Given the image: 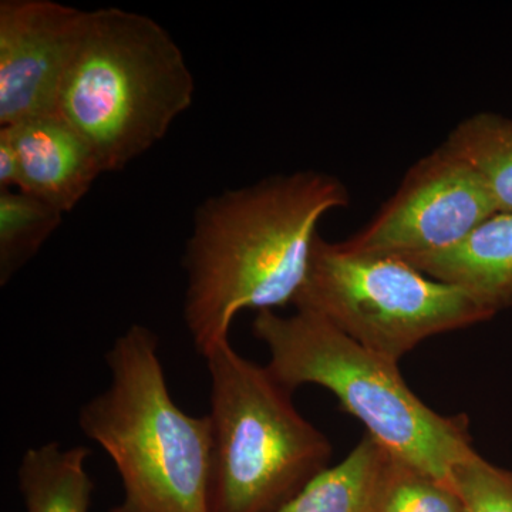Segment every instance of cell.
<instances>
[{
	"label": "cell",
	"mask_w": 512,
	"mask_h": 512,
	"mask_svg": "<svg viewBox=\"0 0 512 512\" xmlns=\"http://www.w3.org/2000/svg\"><path fill=\"white\" fill-rule=\"evenodd\" d=\"M349 204L345 185L319 171L264 178L207 198L183 256L184 322L202 357L229 342L239 312L295 301L319 221Z\"/></svg>",
	"instance_id": "1"
},
{
	"label": "cell",
	"mask_w": 512,
	"mask_h": 512,
	"mask_svg": "<svg viewBox=\"0 0 512 512\" xmlns=\"http://www.w3.org/2000/svg\"><path fill=\"white\" fill-rule=\"evenodd\" d=\"M156 333L128 326L106 353L110 383L79 413L123 484L110 512H210L211 429L174 402Z\"/></svg>",
	"instance_id": "2"
},
{
	"label": "cell",
	"mask_w": 512,
	"mask_h": 512,
	"mask_svg": "<svg viewBox=\"0 0 512 512\" xmlns=\"http://www.w3.org/2000/svg\"><path fill=\"white\" fill-rule=\"evenodd\" d=\"M194 92L183 50L164 26L141 13L101 8L89 12L57 113L111 173L163 140Z\"/></svg>",
	"instance_id": "3"
},
{
	"label": "cell",
	"mask_w": 512,
	"mask_h": 512,
	"mask_svg": "<svg viewBox=\"0 0 512 512\" xmlns=\"http://www.w3.org/2000/svg\"><path fill=\"white\" fill-rule=\"evenodd\" d=\"M256 339L271 355L268 369L286 389L316 384L335 394L340 407L362 421L367 434L390 453L444 483L473 456L466 416H443L421 402L399 366L350 339L312 312H258Z\"/></svg>",
	"instance_id": "4"
},
{
	"label": "cell",
	"mask_w": 512,
	"mask_h": 512,
	"mask_svg": "<svg viewBox=\"0 0 512 512\" xmlns=\"http://www.w3.org/2000/svg\"><path fill=\"white\" fill-rule=\"evenodd\" d=\"M210 375V512H275L329 467L328 437L291 390L231 342L204 357Z\"/></svg>",
	"instance_id": "5"
},
{
	"label": "cell",
	"mask_w": 512,
	"mask_h": 512,
	"mask_svg": "<svg viewBox=\"0 0 512 512\" xmlns=\"http://www.w3.org/2000/svg\"><path fill=\"white\" fill-rule=\"evenodd\" d=\"M293 305L394 363L431 336L494 316L464 289L409 262L355 254L320 237Z\"/></svg>",
	"instance_id": "6"
},
{
	"label": "cell",
	"mask_w": 512,
	"mask_h": 512,
	"mask_svg": "<svg viewBox=\"0 0 512 512\" xmlns=\"http://www.w3.org/2000/svg\"><path fill=\"white\" fill-rule=\"evenodd\" d=\"M495 212L481 175L443 144L410 168L365 229L339 244L355 254L412 262L454 247Z\"/></svg>",
	"instance_id": "7"
},
{
	"label": "cell",
	"mask_w": 512,
	"mask_h": 512,
	"mask_svg": "<svg viewBox=\"0 0 512 512\" xmlns=\"http://www.w3.org/2000/svg\"><path fill=\"white\" fill-rule=\"evenodd\" d=\"M87 19L55 0L0 2V127L56 113Z\"/></svg>",
	"instance_id": "8"
},
{
	"label": "cell",
	"mask_w": 512,
	"mask_h": 512,
	"mask_svg": "<svg viewBox=\"0 0 512 512\" xmlns=\"http://www.w3.org/2000/svg\"><path fill=\"white\" fill-rule=\"evenodd\" d=\"M19 158V191L72 212L103 173L96 154L59 113L0 127Z\"/></svg>",
	"instance_id": "9"
},
{
	"label": "cell",
	"mask_w": 512,
	"mask_h": 512,
	"mask_svg": "<svg viewBox=\"0 0 512 512\" xmlns=\"http://www.w3.org/2000/svg\"><path fill=\"white\" fill-rule=\"evenodd\" d=\"M409 264L464 289L493 315L511 308L512 212H495L454 247Z\"/></svg>",
	"instance_id": "10"
},
{
	"label": "cell",
	"mask_w": 512,
	"mask_h": 512,
	"mask_svg": "<svg viewBox=\"0 0 512 512\" xmlns=\"http://www.w3.org/2000/svg\"><path fill=\"white\" fill-rule=\"evenodd\" d=\"M92 450L57 441L23 454L18 484L28 512H89L94 484L87 471Z\"/></svg>",
	"instance_id": "11"
},
{
	"label": "cell",
	"mask_w": 512,
	"mask_h": 512,
	"mask_svg": "<svg viewBox=\"0 0 512 512\" xmlns=\"http://www.w3.org/2000/svg\"><path fill=\"white\" fill-rule=\"evenodd\" d=\"M389 450L365 434L345 460L313 477L275 512H367Z\"/></svg>",
	"instance_id": "12"
},
{
	"label": "cell",
	"mask_w": 512,
	"mask_h": 512,
	"mask_svg": "<svg viewBox=\"0 0 512 512\" xmlns=\"http://www.w3.org/2000/svg\"><path fill=\"white\" fill-rule=\"evenodd\" d=\"M444 144L481 175L498 211L512 212V119L474 114L461 121Z\"/></svg>",
	"instance_id": "13"
},
{
	"label": "cell",
	"mask_w": 512,
	"mask_h": 512,
	"mask_svg": "<svg viewBox=\"0 0 512 512\" xmlns=\"http://www.w3.org/2000/svg\"><path fill=\"white\" fill-rule=\"evenodd\" d=\"M63 212L19 190L0 191V285H8L62 225Z\"/></svg>",
	"instance_id": "14"
},
{
	"label": "cell",
	"mask_w": 512,
	"mask_h": 512,
	"mask_svg": "<svg viewBox=\"0 0 512 512\" xmlns=\"http://www.w3.org/2000/svg\"><path fill=\"white\" fill-rule=\"evenodd\" d=\"M367 512H467V508L453 485L389 451Z\"/></svg>",
	"instance_id": "15"
},
{
	"label": "cell",
	"mask_w": 512,
	"mask_h": 512,
	"mask_svg": "<svg viewBox=\"0 0 512 512\" xmlns=\"http://www.w3.org/2000/svg\"><path fill=\"white\" fill-rule=\"evenodd\" d=\"M451 484L467 512H512V471L474 453L453 468Z\"/></svg>",
	"instance_id": "16"
},
{
	"label": "cell",
	"mask_w": 512,
	"mask_h": 512,
	"mask_svg": "<svg viewBox=\"0 0 512 512\" xmlns=\"http://www.w3.org/2000/svg\"><path fill=\"white\" fill-rule=\"evenodd\" d=\"M20 183L19 158L8 134L0 128V191L18 190Z\"/></svg>",
	"instance_id": "17"
}]
</instances>
